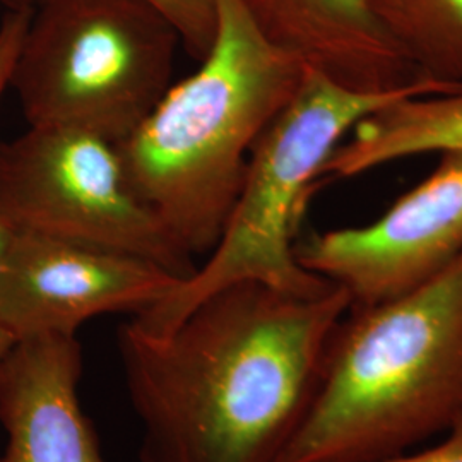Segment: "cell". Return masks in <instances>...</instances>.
<instances>
[{
    "instance_id": "9a60e30c",
    "label": "cell",
    "mask_w": 462,
    "mask_h": 462,
    "mask_svg": "<svg viewBox=\"0 0 462 462\" xmlns=\"http://www.w3.org/2000/svg\"><path fill=\"white\" fill-rule=\"evenodd\" d=\"M380 462H462V416L435 444L418 447L411 452Z\"/></svg>"
},
{
    "instance_id": "7a4b0ae2",
    "label": "cell",
    "mask_w": 462,
    "mask_h": 462,
    "mask_svg": "<svg viewBox=\"0 0 462 462\" xmlns=\"http://www.w3.org/2000/svg\"><path fill=\"white\" fill-rule=\"evenodd\" d=\"M215 4V43L198 70L116 144L137 196L192 257L215 248L252 149L307 74L265 38L245 0Z\"/></svg>"
},
{
    "instance_id": "277c9868",
    "label": "cell",
    "mask_w": 462,
    "mask_h": 462,
    "mask_svg": "<svg viewBox=\"0 0 462 462\" xmlns=\"http://www.w3.org/2000/svg\"><path fill=\"white\" fill-rule=\"evenodd\" d=\"M461 88L420 78L389 93H358L307 69L297 95L252 149L215 248L165 300L135 315L134 324L163 334L199 301L242 281L307 297L328 291L334 284L301 267L295 255L298 228L317 190L320 168L365 116L401 99Z\"/></svg>"
},
{
    "instance_id": "ba28073f",
    "label": "cell",
    "mask_w": 462,
    "mask_h": 462,
    "mask_svg": "<svg viewBox=\"0 0 462 462\" xmlns=\"http://www.w3.org/2000/svg\"><path fill=\"white\" fill-rule=\"evenodd\" d=\"M180 282L139 257L16 230L0 264V329L14 341L78 336L99 315L146 312Z\"/></svg>"
},
{
    "instance_id": "8fae6325",
    "label": "cell",
    "mask_w": 462,
    "mask_h": 462,
    "mask_svg": "<svg viewBox=\"0 0 462 462\" xmlns=\"http://www.w3.org/2000/svg\"><path fill=\"white\" fill-rule=\"evenodd\" d=\"M462 151V89L401 99L362 118L320 168L324 183L427 152Z\"/></svg>"
},
{
    "instance_id": "4fadbf2b",
    "label": "cell",
    "mask_w": 462,
    "mask_h": 462,
    "mask_svg": "<svg viewBox=\"0 0 462 462\" xmlns=\"http://www.w3.org/2000/svg\"><path fill=\"white\" fill-rule=\"evenodd\" d=\"M40 2V0H38ZM36 2V4H38ZM173 24L190 57L202 60L216 38L215 0H146Z\"/></svg>"
},
{
    "instance_id": "ac0fdd59",
    "label": "cell",
    "mask_w": 462,
    "mask_h": 462,
    "mask_svg": "<svg viewBox=\"0 0 462 462\" xmlns=\"http://www.w3.org/2000/svg\"><path fill=\"white\" fill-rule=\"evenodd\" d=\"M13 345H14V339L5 330L0 329V358L7 353V349Z\"/></svg>"
},
{
    "instance_id": "e0dca14e",
    "label": "cell",
    "mask_w": 462,
    "mask_h": 462,
    "mask_svg": "<svg viewBox=\"0 0 462 462\" xmlns=\"http://www.w3.org/2000/svg\"><path fill=\"white\" fill-rule=\"evenodd\" d=\"M38 0H0V5L5 7V11H16V9H30L34 7Z\"/></svg>"
},
{
    "instance_id": "7c38bea8",
    "label": "cell",
    "mask_w": 462,
    "mask_h": 462,
    "mask_svg": "<svg viewBox=\"0 0 462 462\" xmlns=\"http://www.w3.org/2000/svg\"><path fill=\"white\" fill-rule=\"evenodd\" d=\"M372 5L420 78L462 86V0H372Z\"/></svg>"
},
{
    "instance_id": "52a82bcc",
    "label": "cell",
    "mask_w": 462,
    "mask_h": 462,
    "mask_svg": "<svg viewBox=\"0 0 462 462\" xmlns=\"http://www.w3.org/2000/svg\"><path fill=\"white\" fill-rule=\"evenodd\" d=\"M462 254V151L442 152L423 182L365 226L297 242L301 267L346 293L351 307L401 297Z\"/></svg>"
},
{
    "instance_id": "5bb4252c",
    "label": "cell",
    "mask_w": 462,
    "mask_h": 462,
    "mask_svg": "<svg viewBox=\"0 0 462 462\" xmlns=\"http://www.w3.org/2000/svg\"><path fill=\"white\" fill-rule=\"evenodd\" d=\"M34 7L5 11L0 21V101L11 88L13 70Z\"/></svg>"
},
{
    "instance_id": "5b68a950",
    "label": "cell",
    "mask_w": 462,
    "mask_h": 462,
    "mask_svg": "<svg viewBox=\"0 0 462 462\" xmlns=\"http://www.w3.org/2000/svg\"><path fill=\"white\" fill-rule=\"evenodd\" d=\"M180 34L146 0H40L11 78L30 127L118 144L171 86Z\"/></svg>"
},
{
    "instance_id": "9c48e42d",
    "label": "cell",
    "mask_w": 462,
    "mask_h": 462,
    "mask_svg": "<svg viewBox=\"0 0 462 462\" xmlns=\"http://www.w3.org/2000/svg\"><path fill=\"white\" fill-rule=\"evenodd\" d=\"M81 375L78 336L14 341L0 358V462H106L81 406Z\"/></svg>"
},
{
    "instance_id": "3957f363",
    "label": "cell",
    "mask_w": 462,
    "mask_h": 462,
    "mask_svg": "<svg viewBox=\"0 0 462 462\" xmlns=\"http://www.w3.org/2000/svg\"><path fill=\"white\" fill-rule=\"evenodd\" d=\"M462 416V254L401 297L349 307L280 462H380Z\"/></svg>"
},
{
    "instance_id": "6da1fadb",
    "label": "cell",
    "mask_w": 462,
    "mask_h": 462,
    "mask_svg": "<svg viewBox=\"0 0 462 462\" xmlns=\"http://www.w3.org/2000/svg\"><path fill=\"white\" fill-rule=\"evenodd\" d=\"M349 307L336 284L307 297L242 281L163 334L124 324L116 346L141 425L139 461L280 462Z\"/></svg>"
},
{
    "instance_id": "2e32d148",
    "label": "cell",
    "mask_w": 462,
    "mask_h": 462,
    "mask_svg": "<svg viewBox=\"0 0 462 462\" xmlns=\"http://www.w3.org/2000/svg\"><path fill=\"white\" fill-rule=\"evenodd\" d=\"M14 235H16V228L13 226V223L5 216L2 215V211H0V264H2L4 257H5V254H7V248L11 245Z\"/></svg>"
},
{
    "instance_id": "30bf717a",
    "label": "cell",
    "mask_w": 462,
    "mask_h": 462,
    "mask_svg": "<svg viewBox=\"0 0 462 462\" xmlns=\"http://www.w3.org/2000/svg\"><path fill=\"white\" fill-rule=\"evenodd\" d=\"M259 30L309 70L358 93L420 79L374 13L372 0H245Z\"/></svg>"
},
{
    "instance_id": "8992f818",
    "label": "cell",
    "mask_w": 462,
    "mask_h": 462,
    "mask_svg": "<svg viewBox=\"0 0 462 462\" xmlns=\"http://www.w3.org/2000/svg\"><path fill=\"white\" fill-rule=\"evenodd\" d=\"M0 211L16 230L133 255L189 280L192 257L137 196L114 143L30 127L0 143Z\"/></svg>"
}]
</instances>
